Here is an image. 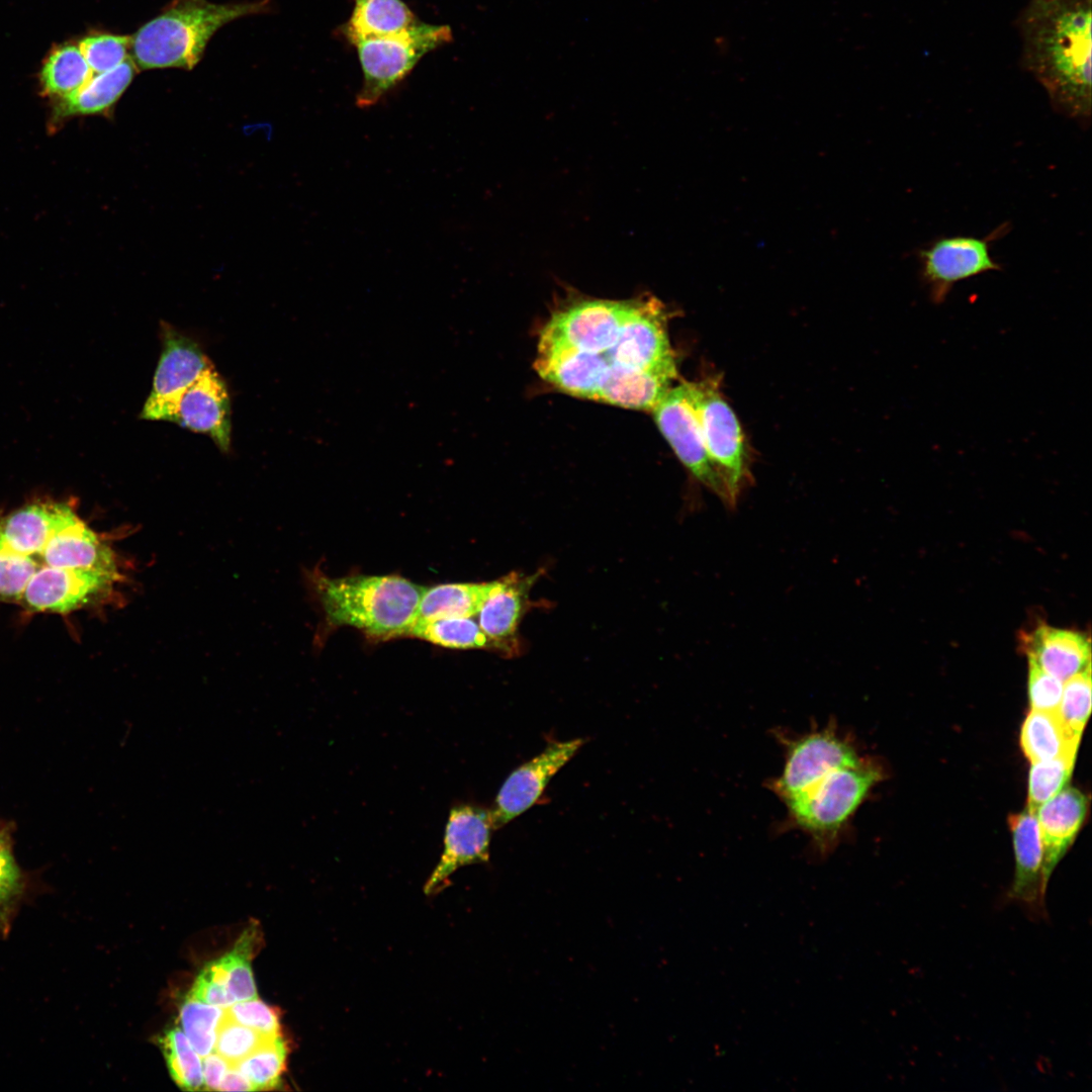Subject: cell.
Returning <instances> with one entry per match:
<instances>
[{"label": "cell", "mask_w": 1092, "mask_h": 1092, "mask_svg": "<svg viewBox=\"0 0 1092 1092\" xmlns=\"http://www.w3.org/2000/svg\"><path fill=\"white\" fill-rule=\"evenodd\" d=\"M121 578L113 549L69 504L34 500L0 516V602L67 614Z\"/></svg>", "instance_id": "1"}, {"label": "cell", "mask_w": 1092, "mask_h": 1092, "mask_svg": "<svg viewBox=\"0 0 1092 1092\" xmlns=\"http://www.w3.org/2000/svg\"><path fill=\"white\" fill-rule=\"evenodd\" d=\"M1092 0H1029L1018 17L1021 65L1053 108L1080 122L1091 118Z\"/></svg>", "instance_id": "2"}, {"label": "cell", "mask_w": 1092, "mask_h": 1092, "mask_svg": "<svg viewBox=\"0 0 1092 1092\" xmlns=\"http://www.w3.org/2000/svg\"><path fill=\"white\" fill-rule=\"evenodd\" d=\"M328 622L352 626L373 639L405 636L417 620L425 586L398 575H312Z\"/></svg>", "instance_id": "3"}, {"label": "cell", "mask_w": 1092, "mask_h": 1092, "mask_svg": "<svg viewBox=\"0 0 1092 1092\" xmlns=\"http://www.w3.org/2000/svg\"><path fill=\"white\" fill-rule=\"evenodd\" d=\"M268 4V0L222 4L174 0L131 35L130 57L140 70H191L220 27L238 18L266 12Z\"/></svg>", "instance_id": "4"}, {"label": "cell", "mask_w": 1092, "mask_h": 1092, "mask_svg": "<svg viewBox=\"0 0 1092 1092\" xmlns=\"http://www.w3.org/2000/svg\"><path fill=\"white\" fill-rule=\"evenodd\" d=\"M880 779V770L863 760L837 768L785 804L790 819L809 834L820 851L826 852Z\"/></svg>", "instance_id": "5"}, {"label": "cell", "mask_w": 1092, "mask_h": 1092, "mask_svg": "<svg viewBox=\"0 0 1092 1092\" xmlns=\"http://www.w3.org/2000/svg\"><path fill=\"white\" fill-rule=\"evenodd\" d=\"M451 40L452 31L448 25L417 21L395 34L355 41L353 44L357 49L363 73L356 105L360 108L375 105L411 73L426 54Z\"/></svg>", "instance_id": "6"}, {"label": "cell", "mask_w": 1092, "mask_h": 1092, "mask_svg": "<svg viewBox=\"0 0 1092 1092\" xmlns=\"http://www.w3.org/2000/svg\"><path fill=\"white\" fill-rule=\"evenodd\" d=\"M640 299L641 296L627 300L569 296L556 306L541 331L538 349H563L602 357L618 343Z\"/></svg>", "instance_id": "7"}, {"label": "cell", "mask_w": 1092, "mask_h": 1092, "mask_svg": "<svg viewBox=\"0 0 1092 1092\" xmlns=\"http://www.w3.org/2000/svg\"><path fill=\"white\" fill-rule=\"evenodd\" d=\"M692 390L708 455L726 487L730 507H734L751 479L741 426L724 399L718 379L692 382Z\"/></svg>", "instance_id": "8"}, {"label": "cell", "mask_w": 1092, "mask_h": 1092, "mask_svg": "<svg viewBox=\"0 0 1092 1092\" xmlns=\"http://www.w3.org/2000/svg\"><path fill=\"white\" fill-rule=\"evenodd\" d=\"M1007 226L1000 225L984 238L974 236L939 237L916 253L920 278L927 287L931 301L943 302L960 281L1002 270L991 255V245L1004 235Z\"/></svg>", "instance_id": "9"}, {"label": "cell", "mask_w": 1092, "mask_h": 1092, "mask_svg": "<svg viewBox=\"0 0 1092 1092\" xmlns=\"http://www.w3.org/2000/svg\"><path fill=\"white\" fill-rule=\"evenodd\" d=\"M657 427L692 475L728 507L726 487L705 446L692 382L670 387L652 411Z\"/></svg>", "instance_id": "10"}, {"label": "cell", "mask_w": 1092, "mask_h": 1092, "mask_svg": "<svg viewBox=\"0 0 1092 1092\" xmlns=\"http://www.w3.org/2000/svg\"><path fill=\"white\" fill-rule=\"evenodd\" d=\"M854 747L832 727L787 743L785 765L774 792L787 804L837 768L860 762Z\"/></svg>", "instance_id": "11"}, {"label": "cell", "mask_w": 1092, "mask_h": 1092, "mask_svg": "<svg viewBox=\"0 0 1092 1092\" xmlns=\"http://www.w3.org/2000/svg\"><path fill=\"white\" fill-rule=\"evenodd\" d=\"M161 339L162 352L141 418L170 422L182 394L212 364L193 339L169 324H161Z\"/></svg>", "instance_id": "12"}, {"label": "cell", "mask_w": 1092, "mask_h": 1092, "mask_svg": "<svg viewBox=\"0 0 1092 1092\" xmlns=\"http://www.w3.org/2000/svg\"><path fill=\"white\" fill-rule=\"evenodd\" d=\"M493 829L491 811L464 804L452 807L445 829L444 849L424 892L437 894L459 868L487 861Z\"/></svg>", "instance_id": "13"}, {"label": "cell", "mask_w": 1092, "mask_h": 1092, "mask_svg": "<svg viewBox=\"0 0 1092 1092\" xmlns=\"http://www.w3.org/2000/svg\"><path fill=\"white\" fill-rule=\"evenodd\" d=\"M580 738L548 745L543 752L515 769L502 786L491 811L494 829L532 807L553 776L582 745Z\"/></svg>", "instance_id": "14"}, {"label": "cell", "mask_w": 1092, "mask_h": 1092, "mask_svg": "<svg viewBox=\"0 0 1092 1092\" xmlns=\"http://www.w3.org/2000/svg\"><path fill=\"white\" fill-rule=\"evenodd\" d=\"M170 422L208 435L224 453L231 447V400L213 365L206 368L180 397Z\"/></svg>", "instance_id": "15"}, {"label": "cell", "mask_w": 1092, "mask_h": 1092, "mask_svg": "<svg viewBox=\"0 0 1092 1092\" xmlns=\"http://www.w3.org/2000/svg\"><path fill=\"white\" fill-rule=\"evenodd\" d=\"M1015 853V873L1009 898L1030 914H1044L1046 884L1043 880V849L1035 812L1025 808L1009 817Z\"/></svg>", "instance_id": "16"}, {"label": "cell", "mask_w": 1092, "mask_h": 1092, "mask_svg": "<svg viewBox=\"0 0 1092 1092\" xmlns=\"http://www.w3.org/2000/svg\"><path fill=\"white\" fill-rule=\"evenodd\" d=\"M1021 647L1028 660L1063 682L1091 666L1090 639L1077 631L1041 624L1021 637Z\"/></svg>", "instance_id": "17"}, {"label": "cell", "mask_w": 1092, "mask_h": 1092, "mask_svg": "<svg viewBox=\"0 0 1092 1092\" xmlns=\"http://www.w3.org/2000/svg\"><path fill=\"white\" fill-rule=\"evenodd\" d=\"M1087 799L1078 789L1065 787L1036 810L1043 849L1042 874L1049 880L1074 841L1087 812Z\"/></svg>", "instance_id": "18"}, {"label": "cell", "mask_w": 1092, "mask_h": 1092, "mask_svg": "<svg viewBox=\"0 0 1092 1092\" xmlns=\"http://www.w3.org/2000/svg\"><path fill=\"white\" fill-rule=\"evenodd\" d=\"M538 573H511L478 612V624L489 638L492 648L512 654L518 648L517 631L527 607L531 587Z\"/></svg>", "instance_id": "19"}, {"label": "cell", "mask_w": 1092, "mask_h": 1092, "mask_svg": "<svg viewBox=\"0 0 1092 1092\" xmlns=\"http://www.w3.org/2000/svg\"><path fill=\"white\" fill-rule=\"evenodd\" d=\"M139 68L130 56L114 69L94 74L74 94L57 100L51 122H58L77 115L110 113L113 106L127 89Z\"/></svg>", "instance_id": "20"}, {"label": "cell", "mask_w": 1092, "mask_h": 1092, "mask_svg": "<svg viewBox=\"0 0 1092 1092\" xmlns=\"http://www.w3.org/2000/svg\"><path fill=\"white\" fill-rule=\"evenodd\" d=\"M500 584L502 578L489 582L445 583L426 587L419 606L417 620L472 617L478 614L486 600L498 589Z\"/></svg>", "instance_id": "21"}, {"label": "cell", "mask_w": 1092, "mask_h": 1092, "mask_svg": "<svg viewBox=\"0 0 1092 1092\" xmlns=\"http://www.w3.org/2000/svg\"><path fill=\"white\" fill-rule=\"evenodd\" d=\"M260 939L259 930L250 926L230 952L207 964L200 975L224 987L236 1002L257 998L250 961L256 953Z\"/></svg>", "instance_id": "22"}, {"label": "cell", "mask_w": 1092, "mask_h": 1092, "mask_svg": "<svg viewBox=\"0 0 1092 1092\" xmlns=\"http://www.w3.org/2000/svg\"><path fill=\"white\" fill-rule=\"evenodd\" d=\"M354 8L344 26L347 39L355 41L398 33L418 20L402 0H353Z\"/></svg>", "instance_id": "23"}, {"label": "cell", "mask_w": 1092, "mask_h": 1092, "mask_svg": "<svg viewBox=\"0 0 1092 1092\" xmlns=\"http://www.w3.org/2000/svg\"><path fill=\"white\" fill-rule=\"evenodd\" d=\"M1079 742L1057 712L1031 710L1021 728V747L1031 762L1076 755Z\"/></svg>", "instance_id": "24"}, {"label": "cell", "mask_w": 1092, "mask_h": 1092, "mask_svg": "<svg viewBox=\"0 0 1092 1092\" xmlns=\"http://www.w3.org/2000/svg\"><path fill=\"white\" fill-rule=\"evenodd\" d=\"M79 46L65 43L54 49L44 60L39 84L44 96L64 99L84 86L93 76Z\"/></svg>", "instance_id": "25"}, {"label": "cell", "mask_w": 1092, "mask_h": 1092, "mask_svg": "<svg viewBox=\"0 0 1092 1092\" xmlns=\"http://www.w3.org/2000/svg\"><path fill=\"white\" fill-rule=\"evenodd\" d=\"M405 636L454 649L492 647L479 624L470 617L417 620Z\"/></svg>", "instance_id": "26"}, {"label": "cell", "mask_w": 1092, "mask_h": 1092, "mask_svg": "<svg viewBox=\"0 0 1092 1092\" xmlns=\"http://www.w3.org/2000/svg\"><path fill=\"white\" fill-rule=\"evenodd\" d=\"M170 1075L183 1090H204L202 1064L197 1052L180 1027L168 1029L159 1038Z\"/></svg>", "instance_id": "27"}, {"label": "cell", "mask_w": 1092, "mask_h": 1092, "mask_svg": "<svg viewBox=\"0 0 1092 1092\" xmlns=\"http://www.w3.org/2000/svg\"><path fill=\"white\" fill-rule=\"evenodd\" d=\"M289 1054L283 1034L258 1048L235 1066L255 1090H273L282 1082Z\"/></svg>", "instance_id": "28"}, {"label": "cell", "mask_w": 1092, "mask_h": 1092, "mask_svg": "<svg viewBox=\"0 0 1092 1092\" xmlns=\"http://www.w3.org/2000/svg\"><path fill=\"white\" fill-rule=\"evenodd\" d=\"M225 1008L186 999L180 1008V1022L193 1049L201 1057L212 1053Z\"/></svg>", "instance_id": "29"}, {"label": "cell", "mask_w": 1092, "mask_h": 1092, "mask_svg": "<svg viewBox=\"0 0 1092 1092\" xmlns=\"http://www.w3.org/2000/svg\"><path fill=\"white\" fill-rule=\"evenodd\" d=\"M1076 755H1064L1031 762L1028 778L1027 808L1036 812L1038 807L1062 791L1068 784Z\"/></svg>", "instance_id": "30"}, {"label": "cell", "mask_w": 1092, "mask_h": 1092, "mask_svg": "<svg viewBox=\"0 0 1092 1092\" xmlns=\"http://www.w3.org/2000/svg\"><path fill=\"white\" fill-rule=\"evenodd\" d=\"M1091 710V666L1064 682L1057 714L1066 728L1081 738Z\"/></svg>", "instance_id": "31"}, {"label": "cell", "mask_w": 1092, "mask_h": 1092, "mask_svg": "<svg viewBox=\"0 0 1092 1092\" xmlns=\"http://www.w3.org/2000/svg\"><path fill=\"white\" fill-rule=\"evenodd\" d=\"M277 1036L262 1033L232 1020L224 1014L217 1029L214 1050L233 1067Z\"/></svg>", "instance_id": "32"}, {"label": "cell", "mask_w": 1092, "mask_h": 1092, "mask_svg": "<svg viewBox=\"0 0 1092 1092\" xmlns=\"http://www.w3.org/2000/svg\"><path fill=\"white\" fill-rule=\"evenodd\" d=\"M78 46L93 74H99L114 69L128 57L131 35L95 32L83 37Z\"/></svg>", "instance_id": "33"}, {"label": "cell", "mask_w": 1092, "mask_h": 1092, "mask_svg": "<svg viewBox=\"0 0 1092 1092\" xmlns=\"http://www.w3.org/2000/svg\"><path fill=\"white\" fill-rule=\"evenodd\" d=\"M23 893V880L6 837L0 833V931L8 932L18 901Z\"/></svg>", "instance_id": "34"}, {"label": "cell", "mask_w": 1092, "mask_h": 1092, "mask_svg": "<svg viewBox=\"0 0 1092 1092\" xmlns=\"http://www.w3.org/2000/svg\"><path fill=\"white\" fill-rule=\"evenodd\" d=\"M232 1020L271 1036L283 1034L281 1011L258 998L239 1001L225 1008Z\"/></svg>", "instance_id": "35"}, {"label": "cell", "mask_w": 1092, "mask_h": 1092, "mask_svg": "<svg viewBox=\"0 0 1092 1092\" xmlns=\"http://www.w3.org/2000/svg\"><path fill=\"white\" fill-rule=\"evenodd\" d=\"M1064 682L1028 660V696L1031 710L1057 712Z\"/></svg>", "instance_id": "36"}, {"label": "cell", "mask_w": 1092, "mask_h": 1092, "mask_svg": "<svg viewBox=\"0 0 1092 1092\" xmlns=\"http://www.w3.org/2000/svg\"><path fill=\"white\" fill-rule=\"evenodd\" d=\"M186 999L195 1000L210 1005L226 1008L236 1001L230 992L222 986L198 975Z\"/></svg>", "instance_id": "37"}, {"label": "cell", "mask_w": 1092, "mask_h": 1092, "mask_svg": "<svg viewBox=\"0 0 1092 1092\" xmlns=\"http://www.w3.org/2000/svg\"><path fill=\"white\" fill-rule=\"evenodd\" d=\"M230 1064L217 1053L209 1054L203 1060L204 1090H218L230 1068Z\"/></svg>", "instance_id": "38"}, {"label": "cell", "mask_w": 1092, "mask_h": 1092, "mask_svg": "<svg viewBox=\"0 0 1092 1092\" xmlns=\"http://www.w3.org/2000/svg\"><path fill=\"white\" fill-rule=\"evenodd\" d=\"M219 1091H255L251 1082L236 1067H230L226 1071Z\"/></svg>", "instance_id": "39"}]
</instances>
